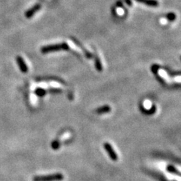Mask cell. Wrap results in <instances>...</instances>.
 <instances>
[{
	"instance_id": "5",
	"label": "cell",
	"mask_w": 181,
	"mask_h": 181,
	"mask_svg": "<svg viewBox=\"0 0 181 181\" xmlns=\"http://www.w3.org/2000/svg\"><path fill=\"white\" fill-rule=\"evenodd\" d=\"M40 9H41V5H40V4H36V5H35L33 8L29 9L26 12V14H25L26 17H27V18H30V17H33V16L34 15V14H36V12L40 10Z\"/></svg>"
},
{
	"instance_id": "12",
	"label": "cell",
	"mask_w": 181,
	"mask_h": 181,
	"mask_svg": "<svg viewBox=\"0 0 181 181\" xmlns=\"http://www.w3.org/2000/svg\"><path fill=\"white\" fill-rule=\"evenodd\" d=\"M173 181H176V180H173Z\"/></svg>"
},
{
	"instance_id": "11",
	"label": "cell",
	"mask_w": 181,
	"mask_h": 181,
	"mask_svg": "<svg viewBox=\"0 0 181 181\" xmlns=\"http://www.w3.org/2000/svg\"><path fill=\"white\" fill-rule=\"evenodd\" d=\"M52 144H55V146H52V148L55 149H57L58 147H59V144H58L57 142H55V143H53Z\"/></svg>"
},
{
	"instance_id": "1",
	"label": "cell",
	"mask_w": 181,
	"mask_h": 181,
	"mask_svg": "<svg viewBox=\"0 0 181 181\" xmlns=\"http://www.w3.org/2000/svg\"><path fill=\"white\" fill-rule=\"evenodd\" d=\"M64 177L61 173H55L49 175H42V176H36L33 177V181H61Z\"/></svg>"
},
{
	"instance_id": "9",
	"label": "cell",
	"mask_w": 181,
	"mask_h": 181,
	"mask_svg": "<svg viewBox=\"0 0 181 181\" xmlns=\"http://www.w3.org/2000/svg\"><path fill=\"white\" fill-rule=\"evenodd\" d=\"M95 67H96V69L99 71V72H101V71L103 70L102 64H101V60H100L98 57H95Z\"/></svg>"
},
{
	"instance_id": "2",
	"label": "cell",
	"mask_w": 181,
	"mask_h": 181,
	"mask_svg": "<svg viewBox=\"0 0 181 181\" xmlns=\"http://www.w3.org/2000/svg\"><path fill=\"white\" fill-rule=\"evenodd\" d=\"M69 45L67 43H62V44L49 45L47 46H44L41 48V52L43 54H46L52 51H57L60 50H69Z\"/></svg>"
},
{
	"instance_id": "7",
	"label": "cell",
	"mask_w": 181,
	"mask_h": 181,
	"mask_svg": "<svg viewBox=\"0 0 181 181\" xmlns=\"http://www.w3.org/2000/svg\"><path fill=\"white\" fill-rule=\"evenodd\" d=\"M111 111V107L108 105H105V106H101V107L98 108L96 109V113L98 114H103V113H109V112Z\"/></svg>"
},
{
	"instance_id": "3",
	"label": "cell",
	"mask_w": 181,
	"mask_h": 181,
	"mask_svg": "<svg viewBox=\"0 0 181 181\" xmlns=\"http://www.w3.org/2000/svg\"><path fill=\"white\" fill-rule=\"evenodd\" d=\"M104 149L106 151L107 154L109 155V156L110 157V159L113 161H117L118 160V155L116 154V152H115V150L113 149V148L112 147V146L110 145V144L109 143H105L104 144Z\"/></svg>"
},
{
	"instance_id": "4",
	"label": "cell",
	"mask_w": 181,
	"mask_h": 181,
	"mask_svg": "<svg viewBox=\"0 0 181 181\" xmlns=\"http://www.w3.org/2000/svg\"><path fill=\"white\" fill-rule=\"evenodd\" d=\"M16 60H17V64H18V67H19V68H20V70H21V72L24 73H27V71H28L27 65V63H25V61H24V60L23 59L22 57L17 56V57H16Z\"/></svg>"
},
{
	"instance_id": "8",
	"label": "cell",
	"mask_w": 181,
	"mask_h": 181,
	"mask_svg": "<svg viewBox=\"0 0 181 181\" xmlns=\"http://www.w3.org/2000/svg\"><path fill=\"white\" fill-rule=\"evenodd\" d=\"M166 170H167V172L171 173V174H175V175H177V176H180V171L177 169L176 167L173 165H167L166 167Z\"/></svg>"
},
{
	"instance_id": "6",
	"label": "cell",
	"mask_w": 181,
	"mask_h": 181,
	"mask_svg": "<svg viewBox=\"0 0 181 181\" xmlns=\"http://www.w3.org/2000/svg\"><path fill=\"white\" fill-rule=\"evenodd\" d=\"M136 1L140 2V3L149 5V6H151V7H156L159 5V2L157 0H136Z\"/></svg>"
},
{
	"instance_id": "10",
	"label": "cell",
	"mask_w": 181,
	"mask_h": 181,
	"mask_svg": "<svg viewBox=\"0 0 181 181\" xmlns=\"http://www.w3.org/2000/svg\"><path fill=\"white\" fill-rule=\"evenodd\" d=\"M175 17H176V15L173 14V13H170V14H168L167 15V18L168 19V20H170V21H174Z\"/></svg>"
}]
</instances>
